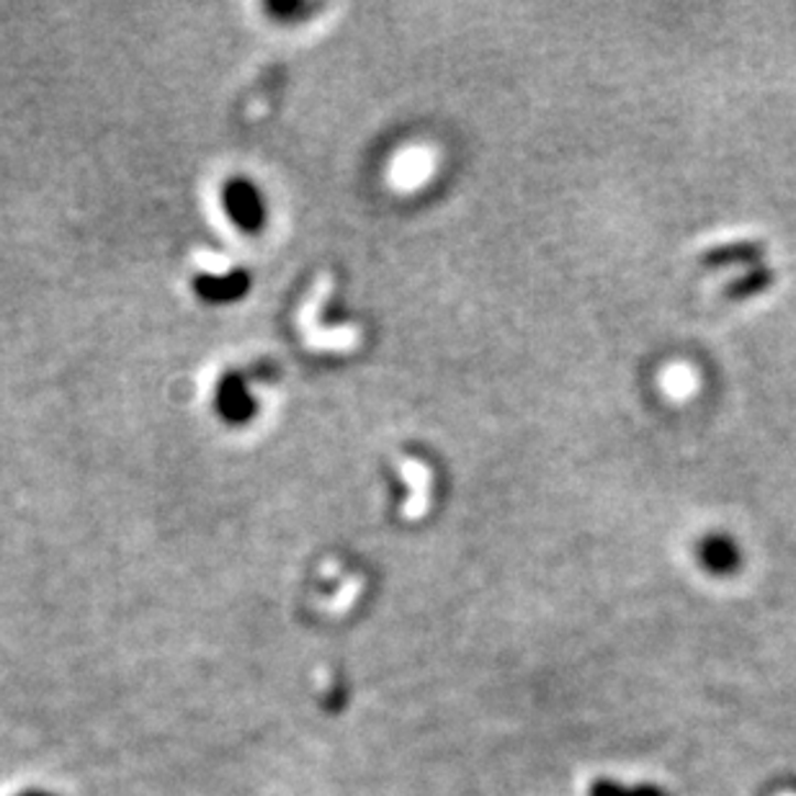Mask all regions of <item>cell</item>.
I'll list each match as a JSON object with an SVG mask.
<instances>
[{"mask_svg": "<svg viewBox=\"0 0 796 796\" xmlns=\"http://www.w3.org/2000/svg\"><path fill=\"white\" fill-rule=\"evenodd\" d=\"M699 382H701L699 374H696V369L688 367V363H670V367L663 371V377H659L663 390L676 400H684L688 394H694Z\"/></svg>", "mask_w": 796, "mask_h": 796, "instance_id": "cell-1", "label": "cell"}, {"mask_svg": "<svg viewBox=\"0 0 796 796\" xmlns=\"http://www.w3.org/2000/svg\"><path fill=\"white\" fill-rule=\"evenodd\" d=\"M590 796H668L665 788L642 784V786H621L613 781H593L590 784Z\"/></svg>", "mask_w": 796, "mask_h": 796, "instance_id": "cell-2", "label": "cell"}, {"mask_svg": "<svg viewBox=\"0 0 796 796\" xmlns=\"http://www.w3.org/2000/svg\"><path fill=\"white\" fill-rule=\"evenodd\" d=\"M704 563H707L711 570H730V567L738 563L734 559V549L727 544L724 539H715V542H707V547H704Z\"/></svg>", "mask_w": 796, "mask_h": 796, "instance_id": "cell-3", "label": "cell"}, {"mask_svg": "<svg viewBox=\"0 0 796 796\" xmlns=\"http://www.w3.org/2000/svg\"><path fill=\"white\" fill-rule=\"evenodd\" d=\"M784 796H796V794H784Z\"/></svg>", "mask_w": 796, "mask_h": 796, "instance_id": "cell-4", "label": "cell"}]
</instances>
